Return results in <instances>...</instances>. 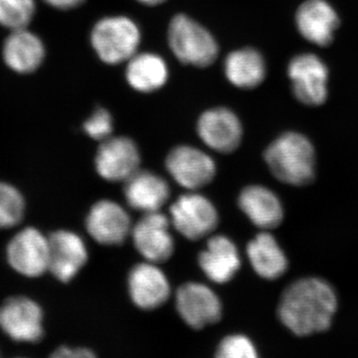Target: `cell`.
<instances>
[{
	"mask_svg": "<svg viewBox=\"0 0 358 358\" xmlns=\"http://www.w3.org/2000/svg\"><path fill=\"white\" fill-rule=\"evenodd\" d=\"M338 308L336 292L319 278H305L289 285L280 299L282 324L299 336L327 331Z\"/></svg>",
	"mask_w": 358,
	"mask_h": 358,
	"instance_id": "obj_1",
	"label": "cell"
},
{
	"mask_svg": "<svg viewBox=\"0 0 358 358\" xmlns=\"http://www.w3.org/2000/svg\"><path fill=\"white\" fill-rule=\"evenodd\" d=\"M85 133L95 141H103L112 136L114 121L109 110L99 108L84 122Z\"/></svg>",
	"mask_w": 358,
	"mask_h": 358,
	"instance_id": "obj_28",
	"label": "cell"
},
{
	"mask_svg": "<svg viewBox=\"0 0 358 358\" xmlns=\"http://www.w3.org/2000/svg\"><path fill=\"white\" fill-rule=\"evenodd\" d=\"M51 357L56 358H92L95 357L96 355L89 348L61 346L53 352Z\"/></svg>",
	"mask_w": 358,
	"mask_h": 358,
	"instance_id": "obj_29",
	"label": "cell"
},
{
	"mask_svg": "<svg viewBox=\"0 0 358 358\" xmlns=\"http://www.w3.org/2000/svg\"><path fill=\"white\" fill-rule=\"evenodd\" d=\"M166 171L188 190L204 187L215 178L216 164L210 155L190 145H178L167 155Z\"/></svg>",
	"mask_w": 358,
	"mask_h": 358,
	"instance_id": "obj_8",
	"label": "cell"
},
{
	"mask_svg": "<svg viewBox=\"0 0 358 358\" xmlns=\"http://www.w3.org/2000/svg\"><path fill=\"white\" fill-rule=\"evenodd\" d=\"M169 213L173 227L192 241L208 236L219 223L217 209L199 193H186L179 196L169 208Z\"/></svg>",
	"mask_w": 358,
	"mask_h": 358,
	"instance_id": "obj_6",
	"label": "cell"
},
{
	"mask_svg": "<svg viewBox=\"0 0 358 358\" xmlns=\"http://www.w3.org/2000/svg\"><path fill=\"white\" fill-rule=\"evenodd\" d=\"M92 47L98 57L108 65L128 62L138 53L141 41L140 27L126 16H109L94 25Z\"/></svg>",
	"mask_w": 358,
	"mask_h": 358,
	"instance_id": "obj_4",
	"label": "cell"
},
{
	"mask_svg": "<svg viewBox=\"0 0 358 358\" xmlns=\"http://www.w3.org/2000/svg\"><path fill=\"white\" fill-rule=\"evenodd\" d=\"M167 38L174 56L182 64L205 68L217 59L219 46L213 35L185 14L173 16Z\"/></svg>",
	"mask_w": 358,
	"mask_h": 358,
	"instance_id": "obj_3",
	"label": "cell"
},
{
	"mask_svg": "<svg viewBox=\"0 0 358 358\" xmlns=\"http://www.w3.org/2000/svg\"><path fill=\"white\" fill-rule=\"evenodd\" d=\"M95 166L101 178L110 182H124L140 169V150L128 136H110L101 141Z\"/></svg>",
	"mask_w": 358,
	"mask_h": 358,
	"instance_id": "obj_7",
	"label": "cell"
},
{
	"mask_svg": "<svg viewBox=\"0 0 358 358\" xmlns=\"http://www.w3.org/2000/svg\"><path fill=\"white\" fill-rule=\"evenodd\" d=\"M85 0H45V2L54 8L61 9V10H68V9L76 8L81 6Z\"/></svg>",
	"mask_w": 358,
	"mask_h": 358,
	"instance_id": "obj_30",
	"label": "cell"
},
{
	"mask_svg": "<svg viewBox=\"0 0 358 358\" xmlns=\"http://www.w3.org/2000/svg\"><path fill=\"white\" fill-rule=\"evenodd\" d=\"M129 293L131 301L141 310L162 307L171 296V285L166 274L155 263L136 264L129 271Z\"/></svg>",
	"mask_w": 358,
	"mask_h": 358,
	"instance_id": "obj_17",
	"label": "cell"
},
{
	"mask_svg": "<svg viewBox=\"0 0 358 358\" xmlns=\"http://www.w3.org/2000/svg\"><path fill=\"white\" fill-rule=\"evenodd\" d=\"M124 183L127 203L143 213L159 211L171 196L166 179L152 171L140 169Z\"/></svg>",
	"mask_w": 358,
	"mask_h": 358,
	"instance_id": "obj_18",
	"label": "cell"
},
{
	"mask_svg": "<svg viewBox=\"0 0 358 358\" xmlns=\"http://www.w3.org/2000/svg\"><path fill=\"white\" fill-rule=\"evenodd\" d=\"M34 0H0V25L14 30L25 29L34 16Z\"/></svg>",
	"mask_w": 358,
	"mask_h": 358,
	"instance_id": "obj_25",
	"label": "cell"
},
{
	"mask_svg": "<svg viewBox=\"0 0 358 358\" xmlns=\"http://www.w3.org/2000/svg\"><path fill=\"white\" fill-rule=\"evenodd\" d=\"M224 73L233 86L239 89H255L265 80L267 65L262 54L256 49H238L226 57Z\"/></svg>",
	"mask_w": 358,
	"mask_h": 358,
	"instance_id": "obj_22",
	"label": "cell"
},
{
	"mask_svg": "<svg viewBox=\"0 0 358 358\" xmlns=\"http://www.w3.org/2000/svg\"><path fill=\"white\" fill-rule=\"evenodd\" d=\"M171 218L159 211L145 213L131 229V238L138 253L148 262H166L174 252L173 235L169 231Z\"/></svg>",
	"mask_w": 358,
	"mask_h": 358,
	"instance_id": "obj_10",
	"label": "cell"
},
{
	"mask_svg": "<svg viewBox=\"0 0 358 358\" xmlns=\"http://www.w3.org/2000/svg\"><path fill=\"white\" fill-rule=\"evenodd\" d=\"M264 159L275 178L286 185L305 186L315 178V148L303 134L287 131L278 136Z\"/></svg>",
	"mask_w": 358,
	"mask_h": 358,
	"instance_id": "obj_2",
	"label": "cell"
},
{
	"mask_svg": "<svg viewBox=\"0 0 358 358\" xmlns=\"http://www.w3.org/2000/svg\"><path fill=\"white\" fill-rule=\"evenodd\" d=\"M48 242V271L59 281H72L88 261V251L83 240L76 233L59 230L52 233Z\"/></svg>",
	"mask_w": 358,
	"mask_h": 358,
	"instance_id": "obj_15",
	"label": "cell"
},
{
	"mask_svg": "<svg viewBox=\"0 0 358 358\" xmlns=\"http://www.w3.org/2000/svg\"><path fill=\"white\" fill-rule=\"evenodd\" d=\"M6 64L21 74L38 69L45 58V47L42 40L27 29L14 30L3 45Z\"/></svg>",
	"mask_w": 358,
	"mask_h": 358,
	"instance_id": "obj_21",
	"label": "cell"
},
{
	"mask_svg": "<svg viewBox=\"0 0 358 358\" xmlns=\"http://www.w3.org/2000/svg\"><path fill=\"white\" fill-rule=\"evenodd\" d=\"M247 255L254 271L263 279H279L288 268L284 251L270 233H261L250 241Z\"/></svg>",
	"mask_w": 358,
	"mask_h": 358,
	"instance_id": "obj_24",
	"label": "cell"
},
{
	"mask_svg": "<svg viewBox=\"0 0 358 358\" xmlns=\"http://www.w3.org/2000/svg\"><path fill=\"white\" fill-rule=\"evenodd\" d=\"M43 312L36 301L14 296L0 307V327L16 341L37 343L43 336Z\"/></svg>",
	"mask_w": 358,
	"mask_h": 358,
	"instance_id": "obj_11",
	"label": "cell"
},
{
	"mask_svg": "<svg viewBox=\"0 0 358 358\" xmlns=\"http://www.w3.org/2000/svg\"><path fill=\"white\" fill-rule=\"evenodd\" d=\"M25 202L14 186L0 182V229L10 228L22 220Z\"/></svg>",
	"mask_w": 358,
	"mask_h": 358,
	"instance_id": "obj_26",
	"label": "cell"
},
{
	"mask_svg": "<svg viewBox=\"0 0 358 358\" xmlns=\"http://www.w3.org/2000/svg\"><path fill=\"white\" fill-rule=\"evenodd\" d=\"M141 3L145 4V6H159V4H162V2L166 1V0H138Z\"/></svg>",
	"mask_w": 358,
	"mask_h": 358,
	"instance_id": "obj_31",
	"label": "cell"
},
{
	"mask_svg": "<svg viewBox=\"0 0 358 358\" xmlns=\"http://www.w3.org/2000/svg\"><path fill=\"white\" fill-rule=\"evenodd\" d=\"M90 236L105 246H119L131 234V217L127 211L112 200L96 202L86 218Z\"/></svg>",
	"mask_w": 358,
	"mask_h": 358,
	"instance_id": "obj_14",
	"label": "cell"
},
{
	"mask_svg": "<svg viewBox=\"0 0 358 358\" xmlns=\"http://www.w3.org/2000/svg\"><path fill=\"white\" fill-rule=\"evenodd\" d=\"M240 209L261 229H274L284 219L281 200L272 190L261 185L245 187L238 199Z\"/></svg>",
	"mask_w": 358,
	"mask_h": 358,
	"instance_id": "obj_20",
	"label": "cell"
},
{
	"mask_svg": "<svg viewBox=\"0 0 358 358\" xmlns=\"http://www.w3.org/2000/svg\"><path fill=\"white\" fill-rule=\"evenodd\" d=\"M176 308L187 326L201 329L216 324L222 317V303L206 285L186 282L176 292Z\"/></svg>",
	"mask_w": 358,
	"mask_h": 358,
	"instance_id": "obj_9",
	"label": "cell"
},
{
	"mask_svg": "<svg viewBox=\"0 0 358 358\" xmlns=\"http://www.w3.org/2000/svg\"><path fill=\"white\" fill-rule=\"evenodd\" d=\"M288 76L299 102L308 107H319L326 103L329 69L319 56L313 53L294 56L289 62Z\"/></svg>",
	"mask_w": 358,
	"mask_h": 358,
	"instance_id": "obj_5",
	"label": "cell"
},
{
	"mask_svg": "<svg viewBox=\"0 0 358 358\" xmlns=\"http://www.w3.org/2000/svg\"><path fill=\"white\" fill-rule=\"evenodd\" d=\"M199 265L206 277L217 284L230 282L241 267L236 245L223 235L211 237L199 254Z\"/></svg>",
	"mask_w": 358,
	"mask_h": 358,
	"instance_id": "obj_19",
	"label": "cell"
},
{
	"mask_svg": "<svg viewBox=\"0 0 358 358\" xmlns=\"http://www.w3.org/2000/svg\"><path fill=\"white\" fill-rule=\"evenodd\" d=\"M169 67L162 56L155 53H136L128 61L126 79L129 86L141 93L162 89L169 80Z\"/></svg>",
	"mask_w": 358,
	"mask_h": 358,
	"instance_id": "obj_23",
	"label": "cell"
},
{
	"mask_svg": "<svg viewBox=\"0 0 358 358\" xmlns=\"http://www.w3.org/2000/svg\"><path fill=\"white\" fill-rule=\"evenodd\" d=\"M197 133L207 147L221 154H231L241 143L243 127L233 110L218 107L200 115Z\"/></svg>",
	"mask_w": 358,
	"mask_h": 358,
	"instance_id": "obj_13",
	"label": "cell"
},
{
	"mask_svg": "<svg viewBox=\"0 0 358 358\" xmlns=\"http://www.w3.org/2000/svg\"><path fill=\"white\" fill-rule=\"evenodd\" d=\"M296 29L307 41L326 47L333 43L338 14L327 0H306L296 13Z\"/></svg>",
	"mask_w": 358,
	"mask_h": 358,
	"instance_id": "obj_16",
	"label": "cell"
},
{
	"mask_svg": "<svg viewBox=\"0 0 358 358\" xmlns=\"http://www.w3.org/2000/svg\"><path fill=\"white\" fill-rule=\"evenodd\" d=\"M7 259L11 267L29 278L43 275L49 268V242L39 230L25 228L7 246Z\"/></svg>",
	"mask_w": 358,
	"mask_h": 358,
	"instance_id": "obj_12",
	"label": "cell"
},
{
	"mask_svg": "<svg viewBox=\"0 0 358 358\" xmlns=\"http://www.w3.org/2000/svg\"><path fill=\"white\" fill-rule=\"evenodd\" d=\"M218 358H256L255 345L247 336L232 334L226 336L219 343L215 355Z\"/></svg>",
	"mask_w": 358,
	"mask_h": 358,
	"instance_id": "obj_27",
	"label": "cell"
}]
</instances>
